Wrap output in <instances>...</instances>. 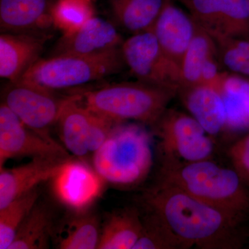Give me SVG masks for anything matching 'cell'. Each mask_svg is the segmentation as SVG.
<instances>
[{"label": "cell", "mask_w": 249, "mask_h": 249, "mask_svg": "<svg viewBox=\"0 0 249 249\" xmlns=\"http://www.w3.org/2000/svg\"><path fill=\"white\" fill-rule=\"evenodd\" d=\"M145 214L163 228L178 249H237L243 223L181 188L159 179L142 196Z\"/></svg>", "instance_id": "6da1fadb"}, {"label": "cell", "mask_w": 249, "mask_h": 249, "mask_svg": "<svg viewBox=\"0 0 249 249\" xmlns=\"http://www.w3.org/2000/svg\"><path fill=\"white\" fill-rule=\"evenodd\" d=\"M244 223L249 216L247 185L234 168L210 160L163 159L160 178Z\"/></svg>", "instance_id": "7a4b0ae2"}, {"label": "cell", "mask_w": 249, "mask_h": 249, "mask_svg": "<svg viewBox=\"0 0 249 249\" xmlns=\"http://www.w3.org/2000/svg\"><path fill=\"white\" fill-rule=\"evenodd\" d=\"M142 124H116L93 154V168L104 182L130 189L146 179L153 165V153L151 137Z\"/></svg>", "instance_id": "3957f363"}, {"label": "cell", "mask_w": 249, "mask_h": 249, "mask_svg": "<svg viewBox=\"0 0 249 249\" xmlns=\"http://www.w3.org/2000/svg\"><path fill=\"white\" fill-rule=\"evenodd\" d=\"M78 94L80 102L96 114L118 123L134 121L152 127L178 93L137 80L113 83Z\"/></svg>", "instance_id": "277c9868"}, {"label": "cell", "mask_w": 249, "mask_h": 249, "mask_svg": "<svg viewBox=\"0 0 249 249\" xmlns=\"http://www.w3.org/2000/svg\"><path fill=\"white\" fill-rule=\"evenodd\" d=\"M126 68L121 47L101 53L40 58L17 83L58 92L117 74Z\"/></svg>", "instance_id": "5b68a950"}, {"label": "cell", "mask_w": 249, "mask_h": 249, "mask_svg": "<svg viewBox=\"0 0 249 249\" xmlns=\"http://www.w3.org/2000/svg\"><path fill=\"white\" fill-rule=\"evenodd\" d=\"M152 127L163 159L192 162L210 160L213 154V138L191 114L167 108Z\"/></svg>", "instance_id": "8992f818"}, {"label": "cell", "mask_w": 249, "mask_h": 249, "mask_svg": "<svg viewBox=\"0 0 249 249\" xmlns=\"http://www.w3.org/2000/svg\"><path fill=\"white\" fill-rule=\"evenodd\" d=\"M71 96L25 83H9L3 89L1 102L29 128L49 142H57L51 131Z\"/></svg>", "instance_id": "52a82bcc"}, {"label": "cell", "mask_w": 249, "mask_h": 249, "mask_svg": "<svg viewBox=\"0 0 249 249\" xmlns=\"http://www.w3.org/2000/svg\"><path fill=\"white\" fill-rule=\"evenodd\" d=\"M126 68L139 81L173 90L178 93L179 67L168 58L153 31L132 34L121 46Z\"/></svg>", "instance_id": "ba28073f"}, {"label": "cell", "mask_w": 249, "mask_h": 249, "mask_svg": "<svg viewBox=\"0 0 249 249\" xmlns=\"http://www.w3.org/2000/svg\"><path fill=\"white\" fill-rule=\"evenodd\" d=\"M55 159L70 160L63 145L52 142L27 127L7 106L0 105V169L11 159Z\"/></svg>", "instance_id": "9c48e42d"}, {"label": "cell", "mask_w": 249, "mask_h": 249, "mask_svg": "<svg viewBox=\"0 0 249 249\" xmlns=\"http://www.w3.org/2000/svg\"><path fill=\"white\" fill-rule=\"evenodd\" d=\"M213 38L249 37V0H176Z\"/></svg>", "instance_id": "30bf717a"}, {"label": "cell", "mask_w": 249, "mask_h": 249, "mask_svg": "<svg viewBox=\"0 0 249 249\" xmlns=\"http://www.w3.org/2000/svg\"><path fill=\"white\" fill-rule=\"evenodd\" d=\"M51 181L54 196L72 211L89 209L104 183L93 168L73 158L63 163Z\"/></svg>", "instance_id": "8fae6325"}, {"label": "cell", "mask_w": 249, "mask_h": 249, "mask_svg": "<svg viewBox=\"0 0 249 249\" xmlns=\"http://www.w3.org/2000/svg\"><path fill=\"white\" fill-rule=\"evenodd\" d=\"M51 34H0V76L17 83L37 60Z\"/></svg>", "instance_id": "7c38bea8"}, {"label": "cell", "mask_w": 249, "mask_h": 249, "mask_svg": "<svg viewBox=\"0 0 249 249\" xmlns=\"http://www.w3.org/2000/svg\"><path fill=\"white\" fill-rule=\"evenodd\" d=\"M196 29V23L186 10L175 0H166L152 31L165 55L180 69Z\"/></svg>", "instance_id": "4fadbf2b"}, {"label": "cell", "mask_w": 249, "mask_h": 249, "mask_svg": "<svg viewBox=\"0 0 249 249\" xmlns=\"http://www.w3.org/2000/svg\"><path fill=\"white\" fill-rule=\"evenodd\" d=\"M57 0H0L1 32L50 34Z\"/></svg>", "instance_id": "5bb4252c"}, {"label": "cell", "mask_w": 249, "mask_h": 249, "mask_svg": "<svg viewBox=\"0 0 249 249\" xmlns=\"http://www.w3.org/2000/svg\"><path fill=\"white\" fill-rule=\"evenodd\" d=\"M124 41L114 23L93 16L77 30L63 34L52 55L101 53L121 47Z\"/></svg>", "instance_id": "9a60e30c"}, {"label": "cell", "mask_w": 249, "mask_h": 249, "mask_svg": "<svg viewBox=\"0 0 249 249\" xmlns=\"http://www.w3.org/2000/svg\"><path fill=\"white\" fill-rule=\"evenodd\" d=\"M70 160L33 158L27 164L0 169V209L36 189L41 183L52 179Z\"/></svg>", "instance_id": "2e32d148"}, {"label": "cell", "mask_w": 249, "mask_h": 249, "mask_svg": "<svg viewBox=\"0 0 249 249\" xmlns=\"http://www.w3.org/2000/svg\"><path fill=\"white\" fill-rule=\"evenodd\" d=\"M183 106L208 134L213 137L225 132L227 116L220 93L215 88L197 85L178 91Z\"/></svg>", "instance_id": "e0dca14e"}, {"label": "cell", "mask_w": 249, "mask_h": 249, "mask_svg": "<svg viewBox=\"0 0 249 249\" xmlns=\"http://www.w3.org/2000/svg\"><path fill=\"white\" fill-rule=\"evenodd\" d=\"M101 220L89 210L73 211L54 225L52 242L60 249H98L101 232Z\"/></svg>", "instance_id": "ac0fdd59"}, {"label": "cell", "mask_w": 249, "mask_h": 249, "mask_svg": "<svg viewBox=\"0 0 249 249\" xmlns=\"http://www.w3.org/2000/svg\"><path fill=\"white\" fill-rule=\"evenodd\" d=\"M92 116V111L80 102L78 93H73L56 124L63 146L70 155L83 161L90 155L88 141Z\"/></svg>", "instance_id": "d6986e66"}, {"label": "cell", "mask_w": 249, "mask_h": 249, "mask_svg": "<svg viewBox=\"0 0 249 249\" xmlns=\"http://www.w3.org/2000/svg\"><path fill=\"white\" fill-rule=\"evenodd\" d=\"M217 90L225 107L226 130L232 133L249 132V80L225 71Z\"/></svg>", "instance_id": "ffe728a7"}, {"label": "cell", "mask_w": 249, "mask_h": 249, "mask_svg": "<svg viewBox=\"0 0 249 249\" xmlns=\"http://www.w3.org/2000/svg\"><path fill=\"white\" fill-rule=\"evenodd\" d=\"M143 228L137 208H124L109 213L101 227L98 249H133Z\"/></svg>", "instance_id": "44dd1931"}, {"label": "cell", "mask_w": 249, "mask_h": 249, "mask_svg": "<svg viewBox=\"0 0 249 249\" xmlns=\"http://www.w3.org/2000/svg\"><path fill=\"white\" fill-rule=\"evenodd\" d=\"M166 0H108L112 22L129 34L151 31Z\"/></svg>", "instance_id": "7402d4cb"}, {"label": "cell", "mask_w": 249, "mask_h": 249, "mask_svg": "<svg viewBox=\"0 0 249 249\" xmlns=\"http://www.w3.org/2000/svg\"><path fill=\"white\" fill-rule=\"evenodd\" d=\"M53 226L48 207L37 203L19 227L9 249H49Z\"/></svg>", "instance_id": "603a6c76"}, {"label": "cell", "mask_w": 249, "mask_h": 249, "mask_svg": "<svg viewBox=\"0 0 249 249\" xmlns=\"http://www.w3.org/2000/svg\"><path fill=\"white\" fill-rule=\"evenodd\" d=\"M217 53L213 38L196 25V34L180 64L181 80L180 89L199 85L204 64Z\"/></svg>", "instance_id": "cb8c5ba5"}, {"label": "cell", "mask_w": 249, "mask_h": 249, "mask_svg": "<svg viewBox=\"0 0 249 249\" xmlns=\"http://www.w3.org/2000/svg\"><path fill=\"white\" fill-rule=\"evenodd\" d=\"M37 188L19 196L0 209V249H9L24 219L37 203Z\"/></svg>", "instance_id": "d4e9b609"}, {"label": "cell", "mask_w": 249, "mask_h": 249, "mask_svg": "<svg viewBox=\"0 0 249 249\" xmlns=\"http://www.w3.org/2000/svg\"><path fill=\"white\" fill-rule=\"evenodd\" d=\"M213 40L224 70L249 76V37H217Z\"/></svg>", "instance_id": "484cf974"}, {"label": "cell", "mask_w": 249, "mask_h": 249, "mask_svg": "<svg viewBox=\"0 0 249 249\" xmlns=\"http://www.w3.org/2000/svg\"><path fill=\"white\" fill-rule=\"evenodd\" d=\"M92 17L90 0H57L53 9L54 26L64 34L77 30Z\"/></svg>", "instance_id": "4316f807"}, {"label": "cell", "mask_w": 249, "mask_h": 249, "mask_svg": "<svg viewBox=\"0 0 249 249\" xmlns=\"http://www.w3.org/2000/svg\"><path fill=\"white\" fill-rule=\"evenodd\" d=\"M142 217L143 228L133 249H178L163 228L145 214Z\"/></svg>", "instance_id": "83f0119b"}, {"label": "cell", "mask_w": 249, "mask_h": 249, "mask_svg": "<svg viewBox=\"0 0 249 249\" xmlns=\"http://www.w3.org/2000/svg\"><path fill=\"white\" fill-rule=\"evenodd\" d=\"M229 156L234 169L249 186V132L232 144Z\"/></svg>", "instance_id": "f1b7e54d"}]
</instances>
